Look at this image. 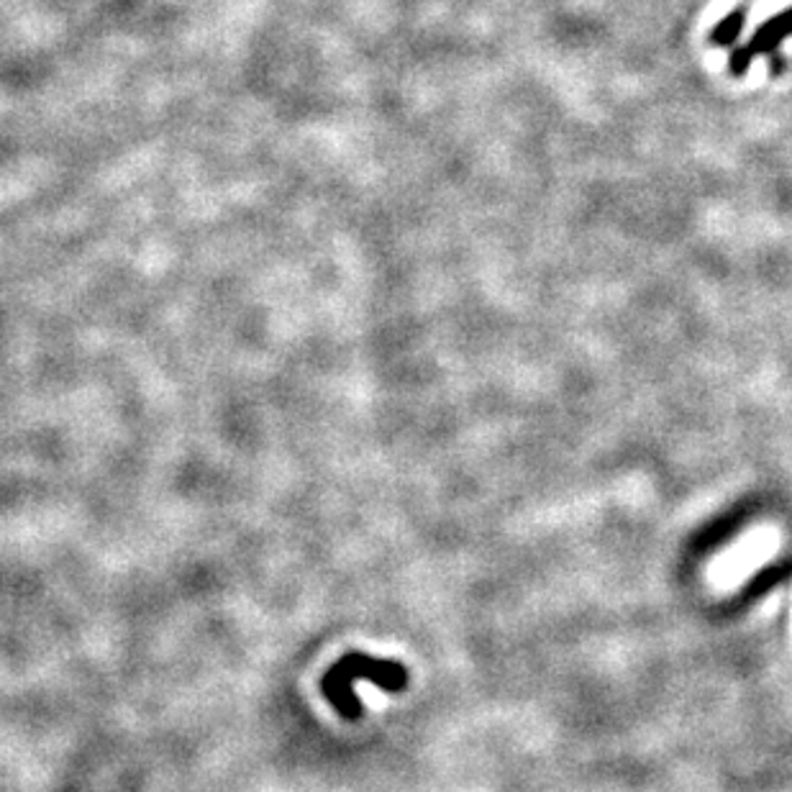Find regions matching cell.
<instances>
[{
  "label": "cell",
  "instance_id": "2",
  "mask_svg": "<svg viewBox=\"0 0 792 792\" xmlns=\"http://www.w3.org/2000/svg\"><path fill=\"white\" fill-rule=\"evenodd\" d=\"M790 33H792V8L782 11L780 16H772L770 21L762 23V27L754 31V37L746 47L731 52V72H734L736 78H741V75L749 70V65H752L754 57L774 55Z\"/></svg>",
  "mask_w": 792,
  "mask_h": 792
},
{
  "label": "cell",
  "instance_id": "3",
  "mask_svg": "<svg viewBox=\"0 0 792 792\" xmlns=\"http://www.w3.org/2000/svg\"><path fill=\"white\" fill-rule=\"evenodd\" d=\"M744 23H746V11H744V8H736V11H731L726 19H723L719 27L711 31V41L715 47L736 44L741 29H744Z\"/></svg>",
  "mask_w": 792,
  "mask_h": 792
},
{
  "label": "cell",
  "instance_id": "1",
  "mask_svg": "<svg viewBox=\"0 0 792 792\" xmlns=\"http://www.w3.org/2000/svg\"><path fill=\"white\" fill-rule=\"evenodd\" d=\"M357 682H369L385 693H400L408 685V670L393 660H377V656L362 652L341 656L321 682L326 701L341 719L357 721L362 715V703L354 693Z\"/></svg>",
  "mask_w": 792,
  "mask_h": 792
}]
</instances>
